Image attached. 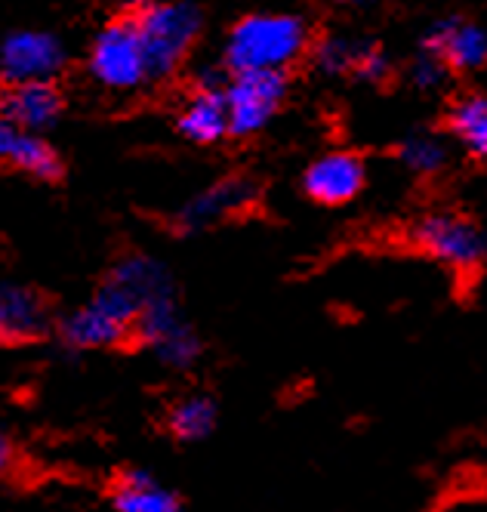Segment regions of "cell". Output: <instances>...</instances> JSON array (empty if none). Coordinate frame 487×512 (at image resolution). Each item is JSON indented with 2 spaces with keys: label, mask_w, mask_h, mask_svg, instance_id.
Returning <instances> with one entry per match:
<instances>
[{
  "label": "cell",
  "mask_w": 487,
  "mask_h": 512,
  "mask_svg": "<svg viewBox=\"0 0 487 512\" xmlns=\"http://www.w3.org/2000/svg\"><path fill=\"white\" fill-rule=\"evenodd\" d=\"M167 297H176V287L161 260L145 253L124 256L96 294L62 321L59 337L74 352L118 349L136 340L142 312Z\"/></svg>",
  "instance_id": "1"
},
{
  "label": "cell",
  "mask_w": 487,
  "mask_h": 512,
  "mask_svg": "<svg viewBox=\"0 0 487 512\" xmlns=\"http://www.w3.org/2000/svg\"><path fill=\"white\" fill-rule=\"evenodd\" d=\"M309 50V25L293 13L244 16L226 41V65L238 71H287Z\"/></svg>",
  "instance_id": "2"
},
{
  "label": "cell",
  "mask_w": 487,
  "mask_h": 512,
  "mask_svg": "<svg viewBox=\"0 0 487 512\" xmlns=\"http://www.w3.org/2000/svg\"><path fill=\"white\" fill-rule=\"evenodd\" d=\"M410 244L457 275H475L487 260V235L472 216L457 210L423 213L410 226Z\"/></svg>",
  "instance_id": "3"
},
{
  "label": "cell",
  "mask_w": 487,
  "mask_h": 512,
  "mask_svg": "<svg viewBox=\"0 0 487 512\" xmlns=\"http://www.w3.org/2000/svg\"><path fill=\"white\" fill-rule=\"evenodd\" d=\"M201 10L189 0H164V4H148L136 16V28L145 47L148 71L152 78H167L189 56L201 34Z\"/></svg>",
  "instance_id": "4"
},
{
  "label": "cell",
  "mask_w": 487,
  "mask_h": 512,
  "mask_svg": "<svg viewBox=\"0 0 487 512\" xmlns=\"http://www.w3.org/2000/svg\"><path fill=\"white\" fill-rule=\"evenodd\" d=\"M136 343L152 355L161 368L173 374L192 371L204 355V343L195 331V324L182 315L176 297H167L142 312L139 327H136Z\"/></svg>",
  "instance_id": "5"
},
{
  "label": "cell",
  "mask_w": 487,
  "mask_h": 512,
  "mask_svg": "<svg viewBox=\"0 0 487 512\" xmlns=\"http://www.w3.org/2000/svg\"><path fill=\"white\" fill-rule=\"evenodd\" d=\"M90 75L108 90H136L152 78L136 19L108 22L93 41Z\"/></svg>",
  "instance_id": "6"
},
{
  "label": "cell",
  "mask_w": 487,
  "mask_h": 512,
  "mask_svg": "<svg viewBox=\"0 0 487 512\" xmlns=\"http://www.w3.org/2000/svg\"><path fill=\"white\" fill-rule=\"evenodd\" d=\"M229 105V127L235 136L266 130L287 99L284 71H238L222 87Z\"/></svg>",
  "instance_id": "7"
},
{
  "label": "cell",
  "mask_w": 487,
  "mask_h": 512,
  "mask_svg": "<svg viewBox=\"0 0 487 512\" xmlns=\"http://www.w3.org/2000/svg\"><path fill=\"white\" fill-rule=\"evenodd\" d=\"M253 198H256V186L247 176H226L185 201L182 210L176 213V226L182 232L213 229L219 223H226V219L244 213L253 204Z\"/></svg>",
  "instance_id": "8"
},
{
  "label": "cell",
  "mask_w": 487,
  "mask_h": 512,
  "mask_svg": "<svg viewBox=\"0 0 487 512\" xmlns=\"http://www.w3.org/2000/svg\"><path fill=\"white\" fill-rule=\"evenodd\" d=\"M65 62L62 44L47 31H16L0 44V71L10 84L50 81Z\"/></svg>",
  "instance_id": "9"
},
{
  "label": "cell",
  "mask_w": 487,
  "mask_h": 512,
  "mask_svg": "<svg viewBox=\"0 0 487 512\" xmlns=\"http://www.w3.org/2000/svg\"><path fill=\"white\" fill-rule=\"evenodd\" d=\"M367 182L364 161L352 152H327L303 173V192L321 207H343L355 201Z\"/></svg>",
  "instance_id": "10"
},
{
  "label": "cell",
  "mask_w": 487,
  "mask_h": 512,
  "mask_svg": "<svg viewBox=\"0 0 487 512\" xmlns=\"http://www.w3.org/2000/svg\"><path fill=\"white\" fill-rule=\"evenodd\" d=\"M420 50L444 59L447 68L475 71V68L487 65V31L469 19L447 16V19L432 22L423 31Z\"/></svg>",
  "instance_id": "11"
},
{
  "label": "cell",
  "mask_w": 487,
  "mask_h": 512,
  "mask_svg": "<svg viewBox=\"0 0 487 512\" xmlns=\"http://www.w3.org/2000/svg\"><path fill=\"white\" fill-rule=\"evenodd\" d=\"M315 65L333 78H358V81H383L389 75L386 53L361 38L349 34H330L315 47Z\"/></svg>",
  "instance_id": "12"
},
{
  "label": "cell",
  "mask_w": 487,
  "mask_h": 512,
  "mask_svg": "<svg viewBox=\"0 0 487 512\" xmlns=\"http://www.w3.org/2000/svg\"><path fill=\"white\" fill-rule=\"evenodd\" d=\"M47 306L25 284H0V343H31L47 334Z\"/></svg>",
  "instance_id": "13"
},
{
  "label": "cell",
  "mask_w": 487,
  "mask_h": 512,
  "mask_svg": "<svg viewBox=\"0 0 487 512\" xmlns=\"http://www.w3.org/2000/svg\"><path fill=\"white\" fill-rule=\"evenodd\" d=\"M0 115L25 133H41L53 127L56 118L62 115V99L50 87V81L13 84L0 96Z\"/></svg>",
  "instance_id": "14"
},
{
  "label": "cell",
  "mask_w": 487,
  "mask_h": 512,
  "mask_svg": "<svg viewBox=\"0 0 487 512\" xmlns=\"http://www.w3.org/2000/svg\"><path fill=\"white\" fill-rule=\"evenodd\" d=\"M115 512H185L182 497L148 469H124L111 485Z\"/></svg>",
  "instance_id": "15"
},
{
  "label": "cell",
  "mask_w": 487,
  "mask_h": 512,
  "mask_svg": "<svg viewBox=\"0 0 487 512\" xmlns=\"http://www.w3.org/2000/svg\"><path fill=\"white\" fill-rule=\"evenodd\" d=\"M176 130L189 142H198V145L219 142L226 133H232L226 93L222 90H198L189 102L182 105V112L176 118Z\"/></svg>",
  "instance_id": "16"
},
{
  "label": "cell",
  "mask_w": 487,
  "mask_h": 512,
  "mask_svg": "<svg viewBox=\"0 0 487 512\" xmlns=\"http://www.w3.org/2000/svg\"><path fill=\"white\" fill-rule=\"evenodd\" d=\"M164 423H167L170 438H176L182 445H195L213 435L219 423V405L207 392H185L167 408Z\"/></svg>",
  "instance_id": "17"
},
{
  "label": "cell",
  "mask_w": 487,
  "mask_h": 512,
  "mask_svg": "<svg viewBox=\"0 0 487 512\" xmlns=\"http://www.w3.org/2000/svg\"><path fill=\"white\" fill-rule=\"evenodd\" d=\"M447 127L472 158L487 161V93H469L457 99L447 115Z\"/></svg>",
  "instance_id": "18"
},
{
  "label": "cell",
  "mask_w": 487,
  "mask_h": 512,
  "mask_svg": "<svg viewBox=\"0 0 487 512\" xmlns=\"http://www.w3.org/2000/svg\"><path fill=\"white\" fill-rule=\"evenodd\" d=\"M447 145L444 139L432 136V133H410L401 145H398V158L410 173L420 176H432L438 170H444L447 164Z\"/></svg>",
  "instance_id": "19"
},
{
  "label": "cell",
  "mask_w": 487,
  "mask_h": 512,
  "mask_svg": "<svg viewBox=\"0 0 487 512\" xmlns=\"http://www.w3.org/2000/svg\"><path fill=\"white\" fill-rule=\"evenodd\" d=\"M10 164L22 167L31 176H41V179H56L59 170H62V164H59V158H56V152L50 149V145L41 136L25 133V130H22V136L16 142V155H13Z\"/></svg>",
  "instance_id": "20"
},
{
  "label": "cell",
  "mask_w": 487,
  "mask_h": 512,
  "mask_svg": "<svg viewBox=\"0 0 487 512\" xmlns=\"http://www.w3.org/2000/svg\"><path fill=\"white\" fill-rule=\"evenodd\" d=\"M447 71H451V68H447L444 59L420 50V56L414 59V65H410V81H414L417 90H426L429 93V90H438L447 81Z\"/></svg>",
  "instance_id": "21"
},
{
  "label": "cell",
  "mask_w": 487,
  "mask_h": 512,
  "mask_svg": "<svg viewBox=\"0 0 487 512\" xmlns=\"http://www.w3.org/2000/svg\"><path fill=\"white\" fill-rule=\"evenodd\" d=\"M19 136H22L19 127H13L7 118H0V161H13Z\"/></svg>",
  "instance_id": "22"
},
{
  "label": "cell",
  "mask_w": 487,
  "mask_h": 512,
  "mask_svg": "<svg viewBox=\"0 0 487 512\" xmlns=\"http://www.w3.org/2000/svg\"><path fill=\"white\" fill-rule=\"evenodd\" d=\"M16 463V448L10 442V435L0 429V475H7Z\"/></svg>",
  "instance_id": "23"
},
{
  "label": "cell",
  "mask_w": 487,
  "mask_h": 512,
  "mask_svg": "<svg viewBox=\"0 0 487 512\" xmlns=\"http://www.w3.org/2000/svg\"><path fill=\"white\" fill-rule=\"evenodd\" d=\"M340 4H346L352 10H367V7H377L380 0H340Z\"/></svg>",
  "instance_id": "24"
},
{
  "label": "cell",
  "mask_w": 487,
  "mask_h": 512,
  "mask_svg": "<svg viewBox=\"0 0 487 512\" xmlns=\"http://www.w3.org/2000/svg\"><path fill=\"white\" fill-rule=\"evenodd\" d=\"M118 4H121L124 10H139V13H142V10L148 7V0H118Z\"/></svg>",
  "instance_id": "25"
},
{
  "label": "cell",
  "mask_w": 487,
  "mask_h": 512,
  "mask_svg": "<svg viewBox=\"0 0 487 512\" xmlns=\"http://www.w3.org/2000/svg\"><path fill=\"white\" fill-rule=\"evenodd\" d=\"M435 512H463V509L460 506H438Z\"/></svg>",
  "instance_id": "26"
}]
</instances>
